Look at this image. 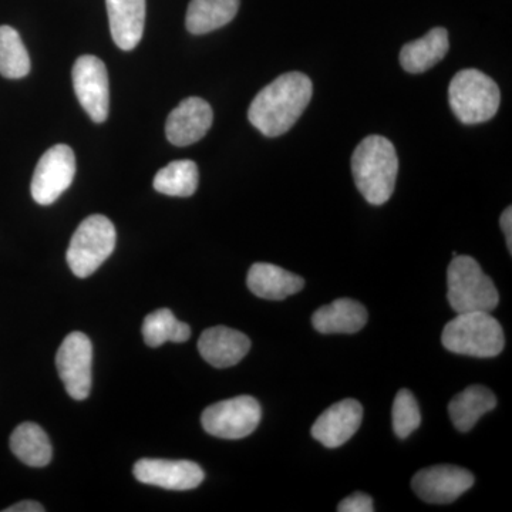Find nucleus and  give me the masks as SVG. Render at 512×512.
<instances>
[{"label": "nucleus", "mask_w": 512, "mask_h": 512, "mask_svg": "<svg viewBox=\"0 0 512 512\" xmlns=\"http://www.w3.org/2000/svg\"><path fill=\"white\" fill-rule=\"evenodd\" d=\"M313 86L306 74H282L256 94L248 119L266 137H278L291 130L311 103Z\"/></svg>", "instance_id": "nucleus-1"}, {"label": "nucleus", "mask_w": 512, "mask_h": 512, "mask_svg": "<svg viewBox=\"0 0 512 512\" xmlns=\"http://www.w3.org/2000/svg\"><path fill=\"white\" fill-rule=\"evenodd\" d=\"M357 190L367 202L382 205L390 200L399 173V158L392 141L382 136L366 137L352 156Z\"/></svg>", "instance_id": "nucleus-2"}, {"label": "nucleus", "mask_w": 512, "mask_h": 512, "mask_svg": "<svg viewBox=\"0 0 512 512\" xmlns=\"http://www.w3.org/2000/svg\"><path fill=\"white\" fill-rule=\"evenodd\" d=\"M441 343L457 355L495 357L503 352L504 330L491 313H458L444 328Z\"/></svg>", "instance_id": "nucleus-3"}, {"label": "nucleus", "mask_w": 512, "mask_h": 512, "mask_svg": "<svg viewBox=\"0 0 512 512\" xmlns=\"http://www.w3.org/2000/svg\"><path fill=\"white\" fill-rule=\"evenodd\" d=\"M447 299L457 313H491L500 302L497 288L476 259L456 255L447 269Z\"/></svg>", "instance_id": "nucleus-4"}, {"label": "nucleus", "mask_w": 512, "mask_h": 512, "mask_svg": "<svg viewBox=\"0 0 512 512\" xmlns=\"http://www.w3.org/2000/svg\"><path fill=\"white\" fill-rule=\"evenodd\" d=\"M451 110L464 124L485 123L500 107L501 94L490 76L476 69L458 72L448 87Z\"/></svg>", "instance_id": "nucleus-5"}, {"label": "nucleus", "mask_w": 512, "mask_h": 512, "mask_svg": "<svg viewBox=\"0 0 512 512\" xmlns=\"http://www.w3.org/2000/svg\"><path fill=\"white\" fill-rule=\"evenodd\" d=\"M113 222L104 215H92L79 225L70 239L67 264L77 278H89L116 248Z\"/></svg>", "instance_id": "nucleus-6"}, {"label": "nucleus", "mask_w": 512, "mask_h": 512, "mask_svg": "<svg viewBox=\"0 0 512 512\" xmlns=\"http://www.w3.org/2000/svg\"><path fill=\"white\" fill-rule=\"evenodd\" d=\"M261 417L258 400L251 396H238L207 407L202 413L201 423L211 436L239 440L254 433Z\"/></svg>", "instance_id": "nucleus-7"}, {"label": "nucleus", "mask_w": 512, "mask_h": 512, "mask_svg": "<svg viewBox=\"0 0 512 512\" xmlns=\"http://www.w3.org/2000/svg\"><path fill=\"white\" fill-rule=\"evenodd\" d=\"M57 372L74 400H84L92 390L93 346L82 332H73L64 338L57 350Z\"/></svg>", "instance_id": "nucleus-8"}, {"label": "nucleus", "mask_w": 512, "mask_h": 512, "mask_svg": "<svg viewBox=\"0 0 512 512\" xmlns=\"http://www.w3.org/2000/svg\"><path fill=\"white\" fill-rule=\"evenodd\" d=\"M76 174V157L72 148L57 144L49 148L36 165L32 180V197L40 205H50L59 200L72 185Z\"/></svg>", "instance_id": "nucleus-9"}, {"label": "nucleus", "mask_w": 512, "mask_h": 512, "mask_svg": "<svg viewBox=\"0 0 512 512\" xmlns=\"http://www.w3.org/2000/svg\"><path fill=\"white\" fill-rule=\"evenodd\" d=\"M73 87L77 99L94 123L109 116L110 90L106 64L96 56H82L73 66Z\"/></svg>", "instance_id": "nucleus-10"}, {"label": "nucleus", "mask_w": 512, "mask_h": 512, "mask_svg": "<svg viewBox=\"0 0 512 512\" xmlns=\"http://www.w3.org/2000/svg\"><path fill=\"white\" fill-rule=\"evenodd\" d=\"M474 485V477L466 468L434 466L420 470L413 477L414 493L430 504H450Z\"/></svg>", "instance_id": "nucleus-11"}, {"label": "nucleus", "mask_w": 512, "mask_h": 512, "mask_svg": "<svg viewBox=\"0 0 512 512\" xmlns=\"http://www.w3.org/2000/svg\"><path fill=\"white\" fill-rule=\"evenodd\" d=\"M133 474L140 483L175 491L200 487L205 478L202 468L192 461L160 458L138 460L134 464Z\"/></svg>", "instance_id": "nucleus-12"}, {"label": "nucleus", "mask_w": 512, "mask_h": 512, "mask_svg": "<svg viewBox=\"0 0 512 512\" xmlns=\"http://www.w3.org/2000/svg\"><path fill=\"white\" fill-rule=\"evenodd\" d=\"M212 121L214 113L210 104L200 97H188L171 111L165 123V134L174 146H191L208 133Z\"/></svg>", "instance_id": "nucleus-13"}, {"label": "nucleus", "mask_w": 512, "mask_h": 512, "mask_svg": "<svg viewBox=\"0 0 512 512\" xmlns=\"http://www.w3.org/2000/svg\"><path fill=\"white\" fill-rule=\"evenodd\" d=\"M362 404L346 399L332 404L313 423L312 436L326 448H338L348 443L362 424Z\"/></svg>", "instance_id": "nucleus-14"}, {"label": "nucleus", "mask_w": 512, "mask_h": 512, "mask_svg": "<svg viewBox=\"0 0 512 512\" xmlns=\"http://www.w3.org/2000/svg\"><path fill=\"white\" fill-rule=\"evenodd\" d=\"M251 349V340L239 330L214 326L202 332L198 350L205 362L217 369L238 365Z\"/></svg>", "instance_id": "nucleus-15"}, {"label": "nucleus", "mask_w": 512, "mask_h": 512, "mask_svg": "<svg viewBox=\"0 0 512 512\" xmlns=\"http://www.w3.org/2000/svg\"><path fill=\"white\" fill-rule=\"evenodd\" d=\"M110 32L121 50H133L141 42L146 23V0H106Z\"/></svg>", "instance_id": "nucleus-16"}, {"label": "nucleus", "mask_w": 512, "mask_h": 512, "mask_svg": "<svg viewBox=\"0 0 512 512\" xmlns=\"http://www.w3.org/2000/svg\"><path fill=\"white\" fill-rule=\"evenodd\" d=\"M247 284L249 291L258 298L284 301L289 296L301 292L305 281L301 276L285 271L284 268L258 262L249 269Z\"/></svg>", "instance_id": "nucleus-17"}, {"label": "nucleus", "mask_w": 512, "mask_h": 512, "mask_svg": "<svg viewBox=\"0 0 512 512\" xmlns=\"http://www.w3.org/2000/svg\"><path fill=\"white\" fill-rule=\"evenodd\" d=\"M312 323L313 328L323 335H353L365 328L367 311L362 303L353 299H338L313 313Z\"/></svg>", "instance_id": "nucleus-18"}, {"label": "nucleus", "mask_w": 512, "mask_h": 512, "mask_svg": "<svg viewBox=\"0 0 512 512\" xmlns=\"http://www.w3.org/2000/svg\"><path fill=\"white\" fill-rule=\"evenodd\" d=\"M450 49L448 32L443 28L431 29L426 36L407 43L400 52V64L406 72L424 73L444 59Z\"/></svg>", "instance_id": "nucleus-19"}, {"label": "nucleus", "mask_w": 512, "mask_h": 512, "mask_svg": "<svg viewBox=\"0 0 512 512\" xmlns=\"http://www.w3.org/2000/svg\"><path fill=\"white\" fill-rule=\"evenodd\" d=\"M497 407V397L487 387H467L463 392L458 393L450 404L448 413L458 431H470L476 426L478 419L485 413L491 412Z\"/></svg>", "instance_id": "nucleus-20"}, {"label": "nucleus", "mask_w": 512, "mask_h": 512, "mask_svg": "<svg viewBox=\"0 0 512 512\" xmlns=\"http://www.w3.org/2000/svg\"><path fill=\"white\" fill-rule=\"evenodd\" d=\"M238 9L239 0H191L185 26L192 35H205L228 25Z\"/></svg>", "instance_id": "nucleus-21"}, {"label": "nucleus", "mask_w": 512, "mask_h": 512, "mask_svg": "<svg viewBox=\"0 0 512 512\" xmlns=\"http://www.w3.org/2000/svg\"><path fill=\"white\" fill-rule=\"evenodd\" d=\"M12 453L30 467H45L52 461V444L42 427L23 423L10 436Z\"/></svg>", "instance_id": "nucleus-22"}, {"label": "nucleus", "mask_w": 512, "mask_h": 512, "mask_svg": "<svg viewBox=\"0 0 512 512\" xmlns=\"http://www.w3.org/2000/svg\"><path fill=\"white\" fill-rule=\"evenodd\" d=\"M200 174L198 167L191 160L171 161L154 177L156 191L170 197H191L198 188Z\"/></svg>", "instance_id": "nucleus-23"}, {"label": "nucleus", "mask_w": 512, "mask_h": 512, "mask_svg": "<svg viewBox=\"0 0 512 512\" xmlns=\"http://www.w3.org/2000/svg\"><path fill=\"white\" fill-rule=\"evenodd\" d=\"M143 336L147 346L158 348L167 342H187L191 338V329L187 323L175 318L170 309H158L144 319Z\"/></svg>", "instance_id": "nucleus-24"}, {"label": "nucleus", "mask_w": 512, "mask_h": 512, "mask_svg": "<svg viewBox=\"0 0 512 512\" xmlns=\"http://www.w3.org/2000/svg\"><path fill=\"white\" fill-rule=\"evenodd\" d=\"M30 72V57L18 30L0 26V74L6 79H22Z\"/></svg>", "instance_id": "nucleus-25"}, {"label": "nucleus", "mask_w": 512, "mask_h": 512, "mask_svg": "<svg viewBox=\"0 0 512 512\" xmlns=\"http://www.w3.org/2000/svg\"><path fill=\"white\" fill-rule=\"evenodd\" d=\"M392 419L394 433L399 439H407L414 430L419 429L421 423L419 403L410 390L403 389L397 393L393 403Z\"/></svg>", "instance_id": "nucleus-26"}, {"label": "nucleus", "mask_w": 512, "mask_h": 512, "mask_svg": "<svg viewBox=\"0 0 512 512\" xmlns=\"http://www.w3.org/2000/svg\"><path fill=\"white\" fill-rule=\"evenodd\" d=\"M339 512H373L372 498L367 494L356 493L345 498L338 507Z\"/></svg>", "instance_id": "nucleus-27"}, {"label": "nucleus", "mask_w": 512, "mask_h": 512, "mask_svg": "<svg viewBox=\"0 0 512 512\" xmlns=\"http://www.w3.org/2000/svg\"><path fill=\"white\" fill-rule=\"evenodd\" d=\"M501 229H503L505 235V241H507L508 251H512V210L508 207L503 212L500 220Z\"/></svg>", "instance_id": "nucleus-28"}, {"label": "nucleus", "mask_w": 512, "mask_h": 512, "mask_svg": "<svg viewBox=\"0 0 512 512\" xmlns=\"http://www.w3.org/2000/svg\"><path fill=\"white\" fill-rule=\"evenodd\" d=\"M45 508L42 504L36 503V501H22L12 505V507L6 508L5 512H43Z\"/></svg>", "instance_id": "nucleus-29"}]
</instances>
